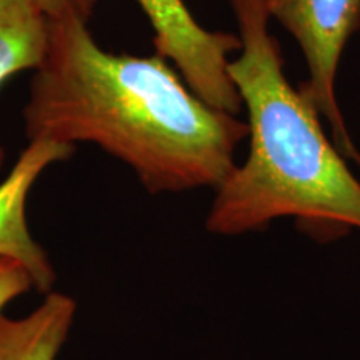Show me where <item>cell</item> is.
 <instances>
[{
  "label": "cell",
  "mask_w": 360,
  "mask_h": 360,
  "mask_svg": "<svg viewBox=\"0 0 360 360\" xmlns=\"http://www.w3.org/2000/svg\"><path fill=\"white\" fill-rule=\"evenodd\" d=\"M29 142L94 143L150 193L217 188L249 127L207 103L160 53L102 49L89 22L51 20V40L24 107Z\"/></svg>",
  "instance_id": "1"
},
{
  "label": "cell",
  "mask_w": 360,
  "mask_h": 360,
  "mask_svg": "<svg viewBox=\"0 0 360 360\" xmlns=\"http://www.w3.org/2000/svg\"><path fill=\"white\" fill-rule=\"evenodd\" d=\"M75 312L77 304L72 297L52 290L25 317L0 314V360H56Z\"/></svg>",
  "instance_id": "6"
},
{
  "label": "cell",
  "mask_w": 360,
  "mask_h": 360,
  "mask_svg": "<svg viewBox=\"0 0 360 360\" xmlns=\"http://www.w3.org/2000/svg\"><path fill=\"white\" fill-rule=\"evenodd\" d=\"M51 40V19L30 0H0V89L13 75L42 64ZM6 150L0 146V170Z\"/></svg>",
  "instance_id": "7"
},
{
  "label": "cell",
  "mask_w": 360,
  "mask_h": 360,
  "mask_svg": "<svg viewBox=\"0 0 360 360\" xmlns=\"http://www.w3.org/2000/svg\"><path fill=\"white\" fill-rule=\"evenodd\" d=\"M265 8L302 49L309 79L300 90L327 120L335 147L344 157L360 162L335 96L342 52L360 29V0H265Z\"/></svg>",
  "instance_id": "3"
},
{
  "label": "cell",
  "mask_w": 360,
  "mask_h": 360,
  "mask_svg": "<svg viewBox=\"0 0 360 360\" xmlns=\"http://www.w3.org/2000/svg\"><path fill=\"white\" fill-rule=\"evenodd\" d=\"M74 146L51 141L29 142L11 172L0 182V257L19 262L32 277L34 289L49 294L56 270L44 247L35 240L27 220V202L35 182L57 162L69 160Z\"/></svg>",
  "instance_id": "5"
},
{
  "label": "cell",
  "mask_w": 360,
  "mask_h": 360,
  "mask_svg": "<svg viewBox=\"0 0 360 360\" xmlns=\"http://www.w3.org/2000/svg\"><path fill=\"white\" fill-rule=\"evenodd\" d=\"M154 30L155 52L172 64L193 92L215 109L240 112L229 77V56L240 51L236 34L212 32L193 19L184 0H135Z\"/></svg>",
  "instance_id": "4"
},
{
  "label": "cell",
  "mask_w": 360,
  "mask_h": 360,
  "mask_svg": "<svg viewBox=\"0 0 360 360\" xmlns=\"http://www.w3.org/2000/svg\"><path fill=\"white\" fill-rule=\"evenodd\" d=\"M34 289L32 277L19 262L0 257V314L12 300Z\"/></svg>",
  "instance_id": "8"
},
{
  "label": "cell",
  "mask_w": 360,
  "mask_h": 360,
  "mask_svg": "<svg viewBox=\"0 0 360 360\" xmlns=\"http://www.w3.org/2000/svg\"><path fill=\"white\" fill-rule=\"evenodd\" d=\"M240 56L227 72L249 115L250 148L215 188L207 229L222 236L295 217L317 236L360 229V182L323 132L319 110L289 84L265 0H229Z\"/></svg>",
  "instance_id": "2"
},
{
  "label": "cell",
  "mask_w": 360,
  "mask_h": 360,
  "mask_svg": "<svg viewBox=\"0 0 360 360\" xmlns=\"http://www.w3.org/2000/svg\"><path fill=\"white\" fill-rule=\"evenodd\" d=\"M51 20L74 17L89 22L97 0H30Z\"/></svg>",
  "instance_id": "9"
}]
</instances>
